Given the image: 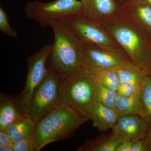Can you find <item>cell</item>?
<instances>
[{"instance_id": "21", "label": "cell", "mask_w": 151, "mask_h": 151, "mask_svg": "<svg viewBox=\"0 0 151 151\" xmlns=\"http://www.w3.org/2000/svg\"><path fill=\"white\" fill-rule=\"evenodd\" d=\"M97 82L96 102L115 110L118 95L117 92L105 87L97 81Z\"/></svg>"}, {"instance_id": "2", "label": "cell", "mask_w": 151, "mask_h": 151, "mask_svg": "<svg viewBox=\"0 0 151 151\" xmlns=\"http://www.w3.org/2000/svg\"><path fill=\"white\" fill-rule=\"evenodd\" d=\"M54 34L49 58L51 66L62 79L85 68L83 64V42L63 19L50 24Z\"/></svg>"}, {"instance_id": "1", "label": "cell", "mask_w": 151, "mask_h": 151, "mask_svg": "<svg viewBox=\"0 0 151 151\" xmlns=\"http://www.w3.org/2000/svg\"><path fill=\"white\" fill-rule=\"evenodd\" d=\"M101 23L131 61L151 73V33L122 9L116 17Z\"/></svg>"}, {"instance_id": "16", "label": "cell", "mask_w": 151, "mask_h": 151, "mask_svg": "<svg viewBox=\"0 0 151 151\" xmlns=\"http://www.w3.org/2000/svg\"><path fill=\"white\" fill-rule=\"evenodd\" d=\"M120 139L111 134L94 139L87 140L78 147V151H116L122 142Z\"/></svg>"}, {"instance_id": "3", "label": "cell", "mask_w": 151, "mask_h": 151, "mask_svg": "<svg viewBox=\"0 0 151 151\" xmlns=\"http://www.w3.org/2000/svg\"><path fill=\"white\" fill-rule=\"evenodd\" d=\"M88 120L60 102L37 124L33 137L35 151L40 150L50 143L72 137Z\"/></svg>"}, {"instance_id": "9", "label": "cell", "mask_w": 151, "mask_h": 151, "mask_svg": "<svg viewBox=\"0 0 151 151\" xmlns=\"http://www.w3.org/2000/svg\"><path fill=\"white\" fill-rule=\"evenodd\" d=\"M83 42L84 67L89 71L116 70L129 61V58L93 44Z\"/></svg>"}, {"instance_id": "17", "label": "cell", "mask_w": 151, "mask_h": 151, "mask_svg": "<svg viewBox=\"0 0 151 151\" xmlns=\"http://www.w3.org/2000/svg\"><path fill=\"white\" fill-rule=\"evenodd\" d=\"M119 80L128 82L140 89L144 78L148 74L129 61L116 69Z\"/></svg>"}, {"instance_id": "4", "label": "cell", "mask_w": 151, "mask_h": 151, "mask_svg": "<svg viewBox=\"0 0 151 151\" xmlns=\"http://www.w3.org/2000/svg\"><path fill=\"white\" fill-rule=\"evenodd\" d=\"M97 88L96 79L85 68L62 79L60 91V102L90 120L96 103Z\"/></svg>"}, {"instance_id": "6", "label": "cell", "mask_w": 151, "mask_h": 151, "mask_svg": "<svg viewBox=\"0 0 151 151\" xmlns=\"http://www.w3.org/2000/svg\"><path fill=\"white\" fill-rule=\"evenodd\" d=\"M63 19L83 42L93 44L129 58L101 22L82 12Z\"/></svg>"}, {"instance_id": "24", "label": "cell", "mask_w": 151, "mask_h": 151, "mask_svg": "<svg viewBox=\"0 0 151 151\" xmlns=\"http://www.w3.org/2000/svg\"><path fill=\"white\" fill-rule=\"evenodd\" d=\"M14 151H35L33 137L25 138L17 142L13 143Z\"/></svg>"}, {"instance_id": "22", "label": "cell", "mask_w": 151, "mask_h": 151, "mask_svg": "<svg viewBox=\"0 0 151 151\" xmlns=\"http://www.w3.org/2000/svg\"><path fill=\"white\" fill-rule=\"evenodd\" d=\"M0 31L9 37L13 38L17 37V33L11 26L6 12L1 7H0Z\"/></svg>"}, {"instance_id": "30", "label": "cell", "mask_w": 151, "mask_h": 151, "mask_svg": "<svg viewBox=\"0 0 151 151\" xmlns=\"http://www.w3.org/2000/svg\"><path fill=\"white\" fill-rule=\"evenodd\" d=\"M143 1H145L147 2L150 3L151 4V0H143Z\"/></svg>"}, {"instance_id": "28", "label": "cell", "mask_w": 151, "mask_h": 151, "mask_svg": "<svg viewBox=\"0 0 151 151\" xmlns=\"http://www.w3.org/2000/svg\"><path fill=\"white\" fill-rule=\"evenodd\" d=\"M148 151H151V129L149 130L145 138Z\"/></svg>"}, {"instance_id": "10", "label": "cell", "mask_w": 151, "mask_h": 151, "mask_svg": "<svg viewBox=\"0 0 151 151\" xmlns=\"http://www.w3.org/2000/svg\"><path fill=\"white\" fill-rule=\"evenodd\" d=\"M150 129V125L141 116L128 115L119 116L111 129V134L119 137L122 142H135L139 139H145Z\"/></svg>"}, {"instance_id": "12", "label": "cell", "mask_w": 151, "mask_h": 151, "mask_svg": "<svg viewBox=\"0 0 151 151\" xmlns=\"http://www.w3.org/2000/svg\"><path fill=\"white\" fill-rule=\"evenodd\" d=\"M122 10L151 33V4L143 0H120Z\"/></svg>"}, {"instance_id": "15", "label": "cell", "mask_w": 151, "mask_h": 151, "mask_svg": "<svg viewBox=\"0 0 151 151\" xmlns=\"http://www.w3.org/2000/svg\"><path fill=\"white\" fill-rule=\"evenodd\" d=\"M36 123L27 116L18 120L6 127L4 131L9 135L12 143L30 137H34Z\"/></svg>"}, {"instance_id": "26", "label": "cell", "mask_w": 151, "mask_h": 151, "mask_svg": "<svg viewBox=\"0 0 151 151\" xmlns=\"http://www.w3.org/2000/svg\"><path fill=\"white\" fill-rule=\"evenodd\" d=\"M12 144L10 138L4 130H0V148Z\"/></svg>"}, {"instance_id": "23", "label": "cell", "mask_w": 151, "mask_h": 151, "mask_svg": "<svg viewBox=\"0 0 151 151\" xmlns=\"http://www.w3.org/2000/svg\"><path fill=\"white\" fill-rule=\"evenodd\" d=\"M140 89L132 84L119 80L117 85L118 95L123 97H128L136 94H139Z\"/></svg>"}, {"instance_id": "29", "label": "cell", "mask_w": 151, "mask_h": 151, "mask_svg": "<svg viewBox=\"0 0 151 151\" xmlns=\"http://www.w3.org/2000/svg\"><path fill=\"white\" fill-rule=\"evenodd\" d=\"M0 151H14L12 144L0 148Z\"/></svg>"}, {"instance_id": "5", "label": "cell", "mask_w": 151, "mask_h": 151, "mask_svg": "<svg viewBox=\"0 0 151 151\" xmlns=\"http://www.w3.org/2000/svg\"><path fill=\"white\" fill-rule=\"evenodd\" d=\"M62 78L50 67L42 81L35 90L30 102L27 116L36 124L50 113L60 103Z\"/></svg>"}, {"instance_id": "7", "label": "cell", "mask_w": 151, "mask_h": 151, "mask_svg": "<svg viewBox=\"0 0 151 151\" xmlns=\"http://www.w3.org/2000/svg\"><path fill=\"white\" fill-rule=\"evenodd\" d=\"M25 12L28 19L46 27L56 19L81 12L82 4L79 0H55L46 3L35 0L26 4Z\"/></svg>"}, {"instance_id": "11", "label": "cell", "mask_w": 151, "mask_h": 151, "mask_svg": "<svg viewBox=\"0 0 151 151\" xmlns=\"http://www.w3.org/2000/svg\"><path fill=\"white\" fill-rule=\"evenodd\" d=\"M82 12L103 22L116 17L121 11L120 0H79Z\"/></svg>"}, {"instance_id": "20", "label": "cell", "mask_w": 151, "mask_h": 151, "mask_svg": "<svg viewBox=\"0 0 151 151\" xmlns=\"http://www.w3.org/2000/svg\"><path fill=\"white\" fill-rule=\"evenodd\" d=\"M89 72L100 84L117 92V85L119 79L116 70H100Z\"/></svg>"}, {"instance_id": "13", "label": "cell", "mask_w": 151, "mask_h": 151, "mask_svg": "<svg viewBox=\"0 0 151 151\" xmlns=\"http://www.w3.org/2000/svg\"><path fill=\"white\" fill-rule=\"evenodd\" d=\"M116 110L96 102L92 109L91 119L93 127L100 132L112 129L119 119Z\"/></svg>"}, {"instance_id": "27", "label": "cell", "mask_w": 151, "mask_h": 151, "mask_svg": "<svg viewBox=\"0 0 151 151\" xmlns=\"http://www.w3.org/2000/svg\"><path fill=\"white\" fill-rule=\"evenodd\" d=\"M134 142L124 141L116 149V151H131Z\"/></svg>"}, {"instance_id": "25", "label": "cell", "mask_w": 151, "mask_h": 151, "mask_svg": "<svg viewBox=\"0 0 151 151\" xmlns=\"http://www.w3.org/2000/svg\"><path fill=\"white\" fill-rule=\"evenodd\" d=\"M131 151H148L145 139H139L134 142Z\"/></svg>"}, {"instance_id": "19", "label": "cell", "mask_w": 151, "mask_h": 151, "mask_svg": "<svg viewBox=\"0 0 151 151\" xmlns=\"http://www.w3.org/2000/svg\"><path fill=\"white\" fill-rule=\"evenodd\" d=\"M139 97L141 103V117L151 129V73L146 76L141 85Z\"/></svg>"}, {"instance_id": "14", "label": "cell", "mask_w": 151, "mask_h": 151, "mask_svg": "<svg viewBox=\"0 0 151 151\" xmlns=\"http://www.w3.org/2000/svg\"><path fill=\"white\" fill-rule=\"evenodd\" d=\"M16 99L12 96L2 94L0 95V130L23 117Z\"/></svg>"}, {"instance_id": "8", "label": "cell", "mask_w": 151, "mask_h": 151, "mask_svg": "<svg viewBox=\"0 0 151 151\" xmlns=\"http://www.w3.org/2000/svg\"><path fill=\"white\" fill-rule=\"evenodd\" d=\"M51 49V45H45L28 58L27 73L24 87L21 94L15 99L23 116H27L33 94L47 72L46 63Z\"/></svg>"}, {"instance_id": "18", "label": "cell", "mask_w": 151, "mask_h": 151, "mask_svg": "<svg viewBox=\"0 0 151 151\" xmlns=\"http://www.w3.org/2000/svg\"><path fill=\"white\" fill-rule=\"evenodd\" d=\"M115 110L119 116L141 114V103L139 94L128 97L118 95Z\"/></svg>"}]
</instances>
